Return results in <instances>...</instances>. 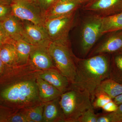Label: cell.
<instances>
[{
  "instance_id": "35",
  "label": "cell",
  "mask_w": 122,
  "mask_h": 122,
  "mask_svg": "<svg viewBox=\"0 0 122 122\" xmlns=\"http://www.w3.org/2000/svg\"><path fill=\"white\" fill-rule=\"evenodd\" d=\"M120 51H121V52H122V49H121V50H120Z\"/></svg>"
},
{
  "instance_id": "11",
  "label": "cell",
  "mask_w": 122,
  "mask_h": 122,
  "mask_svg": "<svg viewBox=\"0 0 122 122\" xmlns=\"http://www.w3.org/2000/svg\"><path fill=\"white\" fill-rule=\"evenodd\" d=\"M48 48L34 46L30 52L29 61L38 69L44 71L56 68Z\"/></svg>"
},
{
  "instance_id": "12",
  "label": "cell",
  "mask_w": 122,
  "mask_h": 122,
  "mask_svg": "<svg viewBox=\"0 0 122 122\" xmlns=\"http://www.w3.org/2000/svg\"><path fill=\"white\" fill-rule=\"evenodd\" d=\"M39 76L56 87L62 94L69 90L71 86L70 81L56 68L42 71Z\"/></svg>"
},
{
  "instance_id": "16",
  "label": "cell",
  "mask_w": 122,
  "mask_h": 122,
  "mask_svg": "<svg viewBox=\"0 0 122 122\" xmlns=\"http://www.w3.org/2000/svg\"><path fill=\"white\" fill-rule=\"evenodd\" d=\"M37 83L39 98L42 102H48L61 97V92L39 76L37 79Z\"/></svg>"
},
{
  "instance_id": "14",
  "label": "cell",
  "mask_w": 122,
  "mask_h": 122,
  "mask_svg": "<svg viewBox=\"0 0 122 122\" xmlns=\"http://www.w3.org/2000/svg\"><path fill=\"white\" fill-rule=\"evenodd\" d=\"M60 97L44 103L43 122H64L63 113L59 103Z\"/></svg>"
},
{
  "instance_id": "21",
  "label": "cell",
  "mask_w": 122,
  "mask_h": 122,
  "mask_svg": "<svg viewBox=\"0 0 122 122\" xmlns=\"http://www.w3.org/2000/svg\"><path fill=\"white\" fill-rule=\"evenodd\" d=\"M109 78L122 85V54L116 55L110 61Z\"/></svg>"
},
{
  "instance_id": "26",
  "label": "cell",
  "mask_w": 122,
  "mask_h": 122,
  "mask_svg": "<svg viewBox=\"0 0 122 122\" xmlns=\"http://www.w3.org/2000/svg\"><path fill=\"white\" fill-rule=\"evenodd\" d=\"M112 122H122V103L118 105L115 111L110 112Z\"/></svg>"
},
{
  "instance_id": "19",
  "label": "cell",
  "mask_w": 122,
  "mask_h": 122,
  "mask_svg": "<svg viewBox=\"0 0 122 122\" xmlns=\"http://www.w3.org/2000/svg\"><path fill=\"white\" fill-rule=\"evenodd\" d=\"M99 93L106 94L113 100L117 96L122 94V85L111 79H106L99 86L95 94Z\"/></svg>"
},
{
  "instance_id": "23",
  "label": "cell",
  "mask_w": 122,
  "mask_h": 122,
  "mask_svg": "<svg viewBox=\"0 0 122 122\" xmlns=\"http://www.w3.org/2000/svg\"><path fill=\"white\" fill-rule=\"evenodd\" d=\"M113 100L106 94L103 93H97L95 95V99L92 102L94 108H102L107 103Z\"/></svg>"
},
{
  "instance_id": "29",
  "label": "cell",
  "mask_w": 122,
  "mask_h": 122,
  "mask_svg": "<svg viewBox=\"0 0 122 122\" xmlns=\"http://www.w3.org/2000/svg\"><path fill=\"white\" fill-rule=\"evenodd\" d=\"M118 105L114 102L113 100H111L106 104L102 109L106 112H112L115 111L117 109Z\"/></svg>"
},
{
  "instance_id": "17",
  "label": "cell",
  "mask_w": 122,
  "mask_h": 122,
  "mask_svg": "<svg viewBox=\"0 0 122 122\" xmlns=\"http://www.w3.org/2000/svg\"><path fill=\"white\" fill-rule=\"evenodd\" d=\"M122 30V12L107 16H101V35Z\"/></svg>"
},
{
  "instance_id": "22",
  "label": "cell",
  "mask_w": 122,
  "mask_h": 122,
  "mask_svg": "<svg viewBox=\"0 0 122 122\" xmlns=\"http://www.w3.org/2000/svg\"><path fill=\"white\" fill-rule=\"evenodd\" d=\"M44 103L24 110V113L29 122H43Z\"/></svg>"
},
{
  "instance_id": "15",
  "label": "cell",
  "mask_w": 122,
  "mask_h": 122,
  "mask_svg": "<svg viewBox=\"0 0 122 122\" xmlns=\"http://www.w3.org/2000/svg\"><path fill=\"white\" fill-rule=\"evenodd\" d=\"M122 48V32L108 38L94 50L93 55L111 53L119 51Z\"/></svg>"
},
{
  "instance_id": "28",
  "label": "cell",
  "mask_w": 122,
  "mask_h": 122,
  "mask_svg": "<svg viewBox=\"0 0 122 122\" xmlns=\"http://www.w3.org/2000/svg\"><path fill=\"white\" fill-rule=\"evenodd\" d=\"M14 42L7 35L0 22V46L5 43Z\"/></svg>"
},
{
  "instance_id": "32",
  "label": "cell",
  "mask_w": 122,
  "mask_h": 122,
  "mask_svg": "<svg viewBox=\"0 0 122 122\" xmlns=\"http://www.w3.org/2000/svg\"><path fill=\"white\" fill-rule=\"evenodd\" d=\"M13 0H0V4L10 5Z\"/></svg>"
},
{
  "instance_id": "1",
  "label": "cell",
  "mask_w": 122,
  "mask_h": 122,
  "mask_svg": "<svg viewBox=\"0 0 122 122\" xmlns=\"http://www.w3.org/2000/svg\"><path fill=\"white\" fill-rule=\"evenodd\" d=\"M10 68V81L0 91L1 99L15 110L29 109L42 103L37 79L42 70L35 68L29 61L24 65Z\"/></svg>"
},
{
  "instance_id": "34",
  "label": "cell",
  "mask_w": 122,
  "mask_h": 122,
  "mask_svg": "<svg viewBox=\"0 0 122 122\" xmlns=\"http://www.w3.org/2000/svg\"><path fill=\"white\" fill-rule=\"evenodd\" d=\"M30 0L32 1H36V2H37V1L38 0Z\"/></svg>"
},
{
  "instance_id": "31",
  "label": "cell",
  "mask_w": 122,
  "mask_h": 122,
  "mask_svg": "<svg viewBox=\"0 0 122 122\" xmlns=\"http://www.w3.org/2000/svg\"><path fill=\"white\" fill-rule=\"evenodd\" d=\"M5 68H6V66L2 62L0 57V76H1L3 74L5 69Z\"/></svg>"
},
{
  "instance_id": "30",
  "label": "cell",
  "mask_w": 122,
  "mask_h": 122,
  "mask_svg": "<svg viewBox=\"0 0 122 122\" xmlns=\"http://www.w3.org/2000/svg\"><path fill=\"white\" fill-rule=\"evenodd\" d=\"M115 103L117 105L122 103V94L118 95L113 99Z\"/></svg>"
},
{
  "instance_id": "5",
  "label": "cell",
  "mask_w": 122,
  "mask_h": 122,
  "mask_svg": "<svg viewBox=\"0 0 122 122\" xmlns=\"http://www.w3.org/2000/svg\"><path fill=\"white\" fill-rule=\"evenodd\" d=\"M12 14L22 20L43 25L44 14L37 2L30 0H13L11 4Z\"/></svg>"
},
{
  "instance_id": "3",
  "label": "cell",
  "mask_w": 122,
  "mask_h": 122,
  "mask_svg": "<svg viewBox=\"0 0 122 122\" xmlns=\"http://www.w3.org/2000/svg\"><path fill=\"white\" fill-rule=\"evenodd\" d=\"M59 103L65 122H76L85 111L93 107L89 94L71 86L61 94Z\"/></svg>"
},
{
  "instance_id": "8",
  "label": "cell",
  "mask_w": 122,
  "mask_h": 122,
  "mask_svg": "<svg viewBox=\"0 0 122 122\" xmlns=\"http://www.w3.org/2000/svg\"><path fill=\"white\" fill-rule=\"evenodd\" d=\"M21 20L22 40L32 45L49 47L51 41L43 25Z\"/></svg>"
},
{
  "instance_id": "10",
  "label": "cell",
  "mask_w": 122,
  "mask_h": 122,
  "mask_svg": "<svg viewBox=\"0 0 122 122\" xmlns=\"http://www.w3.org/2000/svg\"><path fill=\"white\" fill-rule=\"evenodd\" d=\"M81 5L76 0H58L44 13L45 20L76 12Z\"/></svg>"
},
{
  "instance_id": "6",
  "label": "cell",
  "mask_w": 122,
  "mask_h": 122,
  "mask_svg": "<svg viewBox=\"0 0 122 122\" xmlns=\"http://www.w3.org/2000/svg\"><path fill=\"white\" fill-rule=\"evenodd\" d=\"M75 13L45 20L43 26L51 41L69 39Z\"/></svg>"
},
{
  "instance_id": "13",
  "label": "cell",
  "mask_w": 122,
  "mask_h": 122,
  "mask_svg": "<svg viewBox=\"0 0 122 122\" xmlns=\"http://www.w3.org/2000/svg\"><path fill=\"white\" fill-rule=\"evenodd\" d=\"M0 22L11 40L15 42L22 39V20L12 14Z\"/></svg>"
},
{
  "instance_id": "18",
  "label": "cell",
  "mask_w": 122,
  "mask_h": 122,
  "mask_svg": "<svg viewBox=\"0 0 122 122\" xmlns=\"http://www.w3.org/2000/svg\"><path fill=\"white\" fill-rule=\"evenodd\" d=\"M0 57L6 67L17 65V52L14 43H5L0 46Z\"/></svg>"
},
{
  "instance_id": "25",
  "label": "cell",
  "mask_w": 122,
  "mask_h": 122,
  "mask_svg": "<svg viewBox=\"0 0 122 122\" xmlns=\"http://www.w3.org/2000/svg\"><path fill=\"white\" fill-rule=\"evenodd\" d=\"M12 14L11 5L0 4V21Z\"/></svg>"
},
{
  "instance_id": "7",
  "label": "cell",
  "mask_w": 122,
  "mask_h": 122,
  "mask_svg": "<svg viewBox=\"0 0 122 122\" xmlns=\"http://www.w3.org/2000/svg\"><path fill=\"white\" fill-rule=\"evenodd\" d=\"M101 16L96 15L91 17L83 25L81 32L82 50L87 54L101 34Z\"/></svg>"
},
{
  "instance_id": "27",
  "label": "cell",
  "mask_w": 122,
  "mask_h": 122,
  "mask_svg": "<svg viewBox=\"0 0 122 122\" xmlns=\"http://www.w3.org/2000/svg\"><path fill=\"white\" fill-rule=\"evenodd\" d=\"M58 0H38L37 3L44 14Z\"/></svg>"
},
{
  "instance_id": "4",
  "label": "cell",
  "mask_w": 122,
  "mask_h": 122,
  "mask_svg": "<svg viewBox=\"0 0 122 122\" xmlns=\"http://www.w3.org/2000/svg\"><path fill=\"white\" fill-rule=\"evenodd\" d=\"M48 48L56 68L72 84L76 72V56L72 52L69 40L51 41Z\"/></svg>"
},
{
  "instance_id": "33",
  "label": "cell",
  "mask_w": 122,
  "mask_h": 122,
  "mask_svg": "<svg viewBox=\"0 0 122 122\" xmlns=\"http://www.w3.org/2000/svg\"><path fill=\"white\" fill-rule=\"evenodd\" d=\"M81 5L86 4L89 2L91 0H76Z\"/></svg>"
},
{
  "instance_id": "2",
  "label": "cell",
  "mask_w": 122,
  "mask_h": 122,
  "mask_svg": "<svg viewBox=\"0 0 122 122\" xmlns=\"http://www.w3.org/2000/svg\"><path fill=\"white\" fill-rule=\"evenodd\" d=\"M76 72L71 86L89 94L92 102L97 88L109 78L110 61L106 54L96 55L86 59L76 57Z\"/></svg>"
},
{
  "instance_id": "9",
  "label": "cell",
  "mask_w": 122,
  "mask_h": 122,
  "mask_svg": "<svg viewBox=\"0 0 122 122\" xmlns=\"http://www.w3.org/2000/svg\"><path fill=\"white\" fill-rule=\"evenodd\" d=\"M83 9L102 16L113 15L122 12V0H91Z\"/></svg>"
},
{
  "instance_id": "24",
  "label": "cell",
  "mask_w": 122,
  "mask_h": 122,
  "mask_svg": "<svg viewBox=\"0 0 122 122\" xmlns=\"http://www.w3.org/2000/svg\"><path fill=\"white\" fill-rule=\"evenodd\" d=\"M97 114L95 113L93 107L85 111L78 119L76 122H97Z\"/></svg>"
},
{
  "instance_id": "20",
  "label": "cell",
  "mask_w": 122,
  "mask_h": 122,
  "mask_svg": "<svg viewBox=\"0 0 122 122\" xmlns=\"http://www.w3.org/2000/svg\"><path fill=\"white\" fill-rule=\"evenodd\" d=\"M14 44L17 52V65L20 66L27 64L29 62L30 52L34 46L22 39L15 41Z\"/></svg>"
}]
</instances>
